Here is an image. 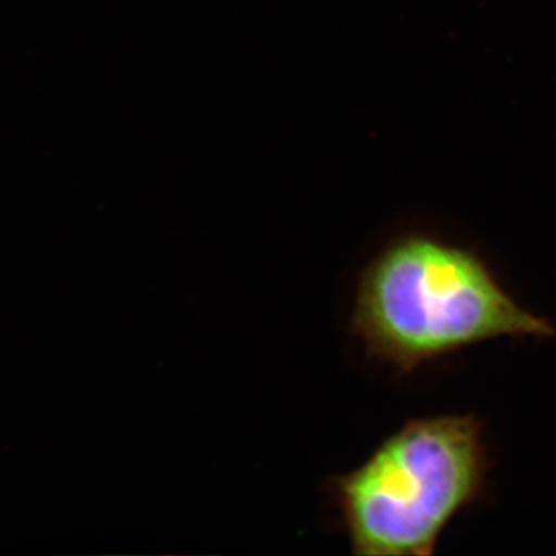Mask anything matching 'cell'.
<instances>
[{
  "instance_id": "obj_1",
  "label": "cell",
  "mask_w": 556,
  "mask_h": 556,
  "mask_svg": "<svg viewBox=\"0 0 556 556\" xmlns=\"http://www.w3.org/2000/svg\"><path fill=\"white\" fill-rule=\"evenodd\" d=\"M351 331L401 375L501 338H554L471 249L427 233L391 241L358 280Z\"/></svg>"
},
{
  "instance_id": "obj_2",
  "label": "cell",
  "mask_w": 556,
  "mask_h": 556,
  "mask_svg": "<svg viewBox=\"0 0 556 556\" xmlns=\"http://www.w3.org/2000/svg\"><path fill=\"white\" fill-rule=\"evenodd\" d=\"M489 467L479 417H422L328 485L354 554L428 556L450 522L481 497Z\"/></svg>"
}]
</instances>
